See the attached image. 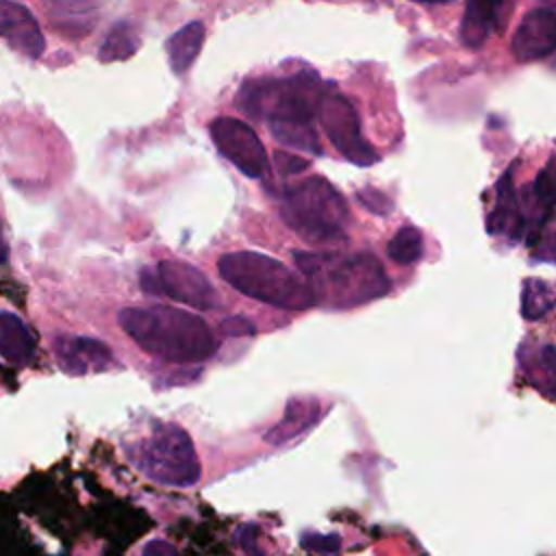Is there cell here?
<instances>
[{"label": "cell", "mask_w": 556, "mask_h": 556, "mask_svg": "<svg viewBox=\"0 0 556 556\" xmlns=\"http://www.w3.org/2000/svg\"><path fill=\"white\" fill-rule=\"evenodd\" d=\"M117 321L141 350L172 363H202L217 350V339L200 315L167 304L122 308Z\"/></svg>", "instance_id": "obj_1"}, {"label": "cell", "mask_w": 556, "mask_h": 556, "mask_svg": "<svg viewBox=\"0 0 556 556\" xmlns=\"http://www.w3.org/2000/svg\"><path fill=\"white\" fill-rule=\"evenodd\" d=\"M293 261L315 289L317 302L332 306H358L384 295L391 287L378 258L367 252H295Z\"/></svg>", "instance_id": "obj_2"}, {"label": "cell", "mask_w": 556, "mask_h": 556, "mask_svg": "<svg viewBox=\"0 0 556 556\" xmlns=\"http://www.w3.org/2000/svg\"><path fill=\"white\" fill-rule=\"evenodd\" d=\"M217 271L239 293L263 304L287 311H306L317 304V293L304 276L261 252H228L219 256Z\"/></svg>", "instance_id": "obj_3"}, {"label": "cell", "mask_w": 556, "mask_h": 556, "mask_svg": "<svg viewBox=\"0 0 556 556\" xmlns=\"http://www.w3.org/2000/svg\"><path fill=\"white\" fill-rule=\"evenodd\" d=\"M326 87L313 70L289 76L248 78L237 91L241 113L267 124L313 126Z\"/></svg>", "instance_id": "obj_4"}, {"label": "cell", "mask_w": 556, "mask_h": 556, "mask_svg": "<svg viewBox=\"0 0 556 556\" xmlns=\"http://www.w3.org/2000/svg\"><path fill=\"white\" fill-rule=\"evenodd\" d=\"M280 217L298 237L311 243H339L348 237V204L334 185L321 176L287 185L280 195Z\"/></svg>", "instance_id": "obj_5"}, {"label": "cell", "mask_w": 556, "mask_h": 556, "mask_svg": "<svg viewBox=\"0 0 556 556\" xmlns=\"http://www.w3.org/2000/svg\"><path fill=\"white\" fill-rule=\"evenodd\" d=\"M130 463L152 482L165 486H193L200 480V460L191 437L178 424H156L150 434L132 443Z\"/></svg>", "instance_id": "obj_6"}, {"label": "cell", "mask_w": 556, "mask_h": 556, "mask_svg": "<svg viewBox=\"0 0 556 556\" xmlns=\"http://www.w3.org/2000/svg\"><path fill=\"white\" fill-rule=\"evenodd\" d=\"M139 285L148 295H165L174 302L189 304L200 311H213L222 298L211 280L187 261H159L154 267H143Z\"/></svg>", "instance_id": "obj_7"}, {"label": "cell", "mask_w": 556, "mask_h": 556, "mask_svg": "<svg viewBox=\"0 0 556 556\" xmlns=\"http://www.w3.org/2000/svg\"><path fill=\"white\" fill-rule=\"evenodd\" d=\"M317 115L326 137L343 159L358 167H369L378 161V154L361 135V119L356 109L343 93L326 89Z\"/></svg>", "instance_id": "obj_8"}, {"label": "cell", "mask_w": 556, "mask_h": 556, "mask_svg": "<svg viewBox=\"0 0 556 556\" xmlns=\"http://www.w3.org/2000/svg\"><path fill=\"white\" fill-rule=\"evenodd\" d=\"M208 135L224 159H228L248 178H263L267 172V150L258 135L237 117H215Z\"/></svg>", "instance_id": "obj_9"}, {"label": "cell", "mask_w": 556, "mask_h": 556, "mask_svg": "<svg viewBox=\"0 0 556 556\" xmlns=\"http://www.w3.org/2000/svg\"><path fill=\"white\" fill-rule=\"evenodd\" d=\"M510 48L521 63L549 56L556 50V11L549 7L530 9L521 17Z\"/></svg>", "instance_id": "obj_10"}, {"label": "cell", "mask_w": 556, "mask_h": 556, "mask_svg": "<svg viewBox=\"0 0 556 556\" xmlns=\"http://www.w3.org/2000/svg\"><path fill=\"white\" fill-rule=\"evenodd\" d=\"M52 350H54L59 367L70 376L104 371L115 363L109 345L98 339H91V337L59 334L52 341Z\"/></svg>", "instance_id": "obj_11"}, {"label": "cell", "mask_w": 556, "mask_h": 556, "mask_svg": "<svg viewBox=\"0 0 556 556\" xmlns=\"http://www.w3.org/2000/svg\"><path fill=\"white\" fill-rule=\"evenodd\" d=\"M0 37L28 59H39L46 48V39L35 15L13 0H0Z\"/></svg>", "instance_id": "obj_12"}, {"label": "cell", "mask_w": 556, "mask_h": 556, "mask_svg": "<svg viewBox=\"0 0 556 556\" xmlns=\"http://www.w3.org/2000/svg\"><path fill=\"white\" fill-rule=\"evenodd\" d=\"M495 208L486 217V230L491 235L508 232L510 239H519L526 228V217L519 208V200L513 187V167L497 182Z\"/></svg>", "instance_id": "obj_13"}, {"label": "cell", "mask_w": 556, "mask_h": 556, "mask_svg": "<svg viewBox=\"0 0 556 556\" xmlns=\"http://www.w3.org/2000/svg\"><path fill=\"white\" fill-rule=\"evenodd\" d=\"M35 339L28 326L9 311H0V356L13 365H26L33 361Z\"/></svg>", "instance_id": "obj_14"}, {"label": "cell", "mask_w": 556, "mask_h": 556, "mask_svg": "<svg viewBox=\"0 0 556 556\" xmlns=\"http://www.w3.org/2000/svg\"><path fill=\"white\" fill-rule=\"evenodd\" d=\"M500 11V0H467L460 20V41L467 48H480L491 35Z\"/></svg>", "instance_id": "obj_15"}, {"label": "cell", "mask_w": 556, "mask_h": 556, "mask_svg": "<svg viewBox=\"0 0 556 556\" xmlns=\"http://www.w3.org/2000/svg\"><path fill=\"white\" fill-rule=\"evenodd\" d=\"M204 35H206L204 24L200 20H193V22L185 24L182 28H178L165 41V52H167V59H169V67L176 74H185L193 65L195 56L200 54Z\"/></svg>", "instance_id": "obj_16"}, {"label": "cell", "mask_w": 556, "mask_h": 556, "mask_svg": "<svg viewBox=\"0 0 556 556\" xmlns=\"http://www.w3.org/2000/svg\"><path fill=\"white\" fill-rule=\"evenodd\" d=\"M96 0H50V13L56 30H65L72 37H80L91 28Z\"/></svg>", "instance_id": "obj_17"}, {"label": "cell", "mask_w": 556, "mask_h": 556, "mask_svg": "<svg viewBox=\"0 0 556 556\" xmlns=\"http://www.w3.org/2000/svg\"><path fill=\"white\" fill-rule=\"evenodd\" d=\"M139 46H141L139 28L130 20H117L104 35V39L98 48V59L102 63L124 61V59L132 56L139 50Z\"/></svg>", "instance_id": "obj_18"}, {"label": "cell", "mask_w": 556, "mask_h": 556, "mask_svg": "<svg viewBox=\"0 0 556 556\" xmlns=\"http://www.w3.org/2000/svg\"><path fill=\"white\" fill-rule=\"evenodd\" d=\"M528 380L547 397H556V348L541 345L532 356L519 354Z\"/></svg>", "instance_id": "obj_19"}, {"label": "cell", "mask_w": 556, "mask_h": 556, "mask_svg": "<svg viewBox=\"0 0 556 556\" xmlns=\"http://www.w3.org/2000/svg\"><path fill=\"white\" fill-rule=\"evenodd\" d=\"M556 304V291L549 282L539 278H526L521 285V315L532 321L547 315Z\"/></svg>", "instance_id": "obj_20"}, {"label": "cell", "mask_w": 556, "mask_h": 556, "mask_svg": "<svg viewBox=\"0 0 556 556\" xmlns=\"http://www.w3.org/2000/svg\"><path fill=\"white\" fill-rule=\"evenodd\" d=\"M387 254L397 265H413L424 254V237L415 226H402L387 243Z\"/></svg>", "instance_id": "obj_21"}, {"label": "cell", "mask_w": 556, "mask_h": 556, "mask_svg": "<svg viewBox=\"0 0 556 556\" xmlns=\"http://www.w3.org/2000/svg\"><path fill=\"white\" fill-rule=\"evenodd\" d=\"M271 137L287 148L306 150L313 154H321L319 137L313 126H291V124H267Z\"/></svg>", "instance_id": "obj_22"}, {"label": "cell", "mask_w": 556, "mask_h": 556, "mask_svg": "<svg viewBox=\"0 0 556 556\" xmlns=\"http://www.w3.org/2000/svg\"><path fill=\"white\" fill-rule=\"evenodd\" d=\"M315 410H317L315 404H308V402H291L289 408H287V413H285V419H282L271 432H267L265 439L271 441V443H276V445L289 441V439L293 437V424H300L302 430H306V428L313 426V421H304V419H300V417L311 415V413H315Z\"/></svg>", "instance_id": "obj_23"}, {"label": "cell", "mask_w": 556, "mask_h": 556, "mask_svg": "<svg viewBox=\"0 0 556 556\" xmlns=\"http://www.w3.org/2000/svg\"><path fill=\"white\" fill-rule=\"evenodd\" d=\"M534 202H536L541 215L547 219L552 208L556 206V169H554V163H549V167L539 172V176L534 180Z\"/></svg>", "instance_id": "obj_24"}, {"label": "cell", "mask_w": 556, "mask_h": 556, "mask_svg": "<svg viewBox=\"0 0 556 556\" xmlns=\"http://www.w3.org/2000/svg\"><path fill=\"white\" fill-rule=\"evenodd\" d=\"M356 200L371 213L376 215H389L393 211V202L378 189L374 187H365V189H358L356 191Z\"/></svg>", "instance_id": "obj_25"}, {"label": "cell", "mask_w": 556, "mask_h": 556, "mask_svg": "<svg viewBox=\"0 0 556 556\" xmlns=\"http://www.w3.org/2000/svg\"><path fill=\"white\" fill-rule=\"evenodd\" d=\"M274 165L278 169V174L282 176H293V174H300L308 167V161L302 159V156H295L291 152H282V150H276L274 152Z\"/></svg>", "instance_id": "obj_26"}, {"label": "cell", "mask_w": 556, "mask_h": 556, "mask_svg": "<svg viewBox=\"0 0 556 556\" xmlns=\"http://www.w3.org/2000/svg\"><path fill=\"white\" fill-rule=\"evenodd\" d=\"M219 330L224 334H235V337L254 334V324L250 319H245V317H226V319H222Z\"/></svg>", "instance_id": "obj_27"}, {"label": "cell", "mask_w": 556, "mask_h": 556, "mask_svg": "<svg viewBox=\"0 0 556 556\" xmlns=\"http://www.w3.org/2000/svg\"><path fill=\"white\" fill-rule=\"evenodd\" d=\"M141 556H180V554H178V549H176L172 543H167V541H163V539H152V541L143 547Z\"/></svg>", "instance_id": "obj_28"}, {"label": "cell", "mask_w": 556, "mask_h": 556, "mask_svg": "<svg viewBox=\"0 0 556 556\" xmlns=\"http://www.w3.org/2000/svg\"><path fill=\"white\" fill-rule=\"evenodd\" d=\"M9 258V245L4 241V235H2V222H0V263H7Z\"/></svg>", "instance_id": "obj_29"}, {"label": "cell", "mask_w": 556, "mask_h": 556, "mask_svg": "<svg viewBox=\"0 0 556 556\" xmlns=\"http://www.w3.org/2000/svg\"><path fill=\"white\" fill-rule=\"evenodd\" d=\"M543 2H547L545 7H549V9H554V11H556V0H543Z\"/></svg>", "instance_id": "obj_30"}, {"label": "cell", "mask_w": 556, "mask_h": 556, "mask_svg": "<svg viewBox=\"0 0 556 556\" xmlns=\"http://www.w3.org/2000/svg\"><path fill=\"white\" fill-rule=\"evenodd\" d=\"M415 2H450V0H415Z\"/></svg>", "instance_id": "obj_31"}]
</instances>
